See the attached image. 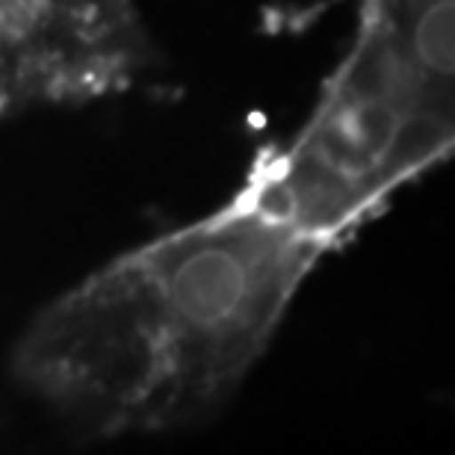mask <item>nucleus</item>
<instances>
[{"mask_svg":"<svg viewBox=\"0 0 455 455\" xmlns=\"http://www.w3.org/2000/svg\"><path fill=\"white\" fill-rule=\"evenodd\" d=\"M325 254L240 187L53 296L18 334L12 372L89 432L189 423L243 385Z\"/></svg>","mask_w":455,"mask_h":455,"instance_id":"nucleus-1","label":"nucleus"},{"mask_svg":"<svg viewBox=\"0 0 455 455\" xmlns=\"http://www.w3.org/2000/svg\"><path fill=\"white\" fill-rule=\"evenodd\" d=\"M148 57L136 0H0V118L118 95Z\"/></svg>","mask_w":455,"mask_h":455,"instance_id":"nucleus-2","label":"nucleus"}]
</instances>
